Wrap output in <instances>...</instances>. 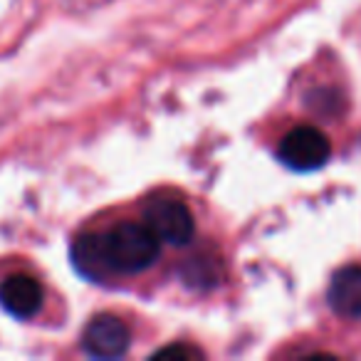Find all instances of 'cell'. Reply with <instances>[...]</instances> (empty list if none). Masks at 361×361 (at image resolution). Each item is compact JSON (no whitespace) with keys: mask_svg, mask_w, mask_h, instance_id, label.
Here are the masks:
<instances>
[{"mask_svg":"<svg viewBox=\"0 0 361 361\" xmlns=\"http://www.w3.org/2000/svg\"><path fill=\"white\" fill-rule=\"evenodd\" d=\"M218 267H221V262H218L216 257H208V255L188 257V260L183 262V267H180V277H183V282H186L188 287L203 290V287L218 285V272H216Z\"/></svg>","mask_w":361,"mask_h":361,"instance_id":"obj_7","label":"cell"},{"mask_svg":"<svg viewBox=\"0 0 361 361\" xmlns=\"http://www.w3.org/2000/svg\"><path fill=\"white\" fill-rule=\"evenodd\" d=\"M201 351L196 349V346H191V344H169V346H164V349H159V351H154L151 354V359H176V361H188V359H201Z\"/></svg>","mask_w":361,"mask_h":361,"instance_id":"obj_8","label":"cell"},{"mask_svg":"<svg viewBox=\"0 0 361 361\" xmlns=\"http://www.w3.org/2000/svg\"><path fill=\"white\" fill-rule=\"evenodd\" d=\"M161 257V240L146 223H116L104 233H85L72 245V260L82 277L139 275Z\"/></svg>","mask_w":361,"mask_h":361,"instance_id":"obj_1","label":"cell"},{"mask_svg":"<svg viewBox=\"0 0 361 361\" xmlns=\"http://www.w3.org/2000/svg\"><path fill=\"white\" fill-rule=\"evenodd\" d=\"M144 223L166 245H188L196 235V221L186 203L159 198L144 208Z\"/></svg>","mask_w":361,"mask_h":361,"instance_id":"obj_3","label":"cell"},{"mask_svg":"<svg viewBox=\"0 0 361 361\" xmlns=\"http://www.w3.org/2000/svg\"><path fill=\"white\" fill-rule=\"evenodd\" d=\"M0 307L16 319H32L42 310V285L30 275H11L0 285Z\"/></svg>","mask_w":361,"mask_h":361,"instance_id":"obj_5","label":"cell"},{"mask_svg":"<svg viewBox=\"0 0 361 361\" xmlns=\"http://www.w3.org/2000/svg\"><path fill=\"white\" fill-rule=\"evenodd\" d=\"M331 144L317 126H295L277 146V159L292 171H317L329 161Z\"/></svg>","mask_w":361,"mask_h":361,"instance_id":"obj_2","label":"cell"},{"mask_svg":"<svg viewBox=\"0 0 361 361\" xmlns=\"http://www.w3.org/2000/svg\"><path fill=\"white\" fill-rule=\"evenodd\" d=\"M131 346V329L114 314H97L82 331V349L92 359H121Z\"/></svg>","mask_w":361,"mask_h":361,"instance_id":"obj_4","label":"cell"},{"mask_svg":"<svg viewBox=\"0 0 361 361\" xmlns=\"http://www.w3.org/2000/svg\"><path fill=\"white\" fill-rule=\"evenodd\" d=\"M329 307L344 319H361V267L349 265L334 272L326 290Z\"/></svg>","mask_w":361,"mask_h":361,"instance_id":"obj_6","label":"cell"}]
</instances>
